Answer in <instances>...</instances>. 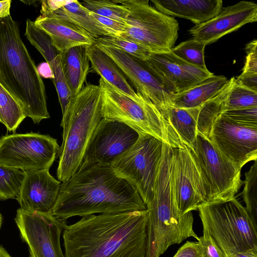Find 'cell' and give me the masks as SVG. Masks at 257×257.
<instances>
[{"label": "cell", "mask_w": 257, "mask_h": 257, "mask_svg": "<svg viewBox=\"0 0 257 257\" xmlns=\"http://www.w3.org/2000/svg\"><path fill=\"white\" fill-rule=\"evenodd\" d=\"M0 257H11L7 250L0 245Z\"/></svg>", "instance_id": "cell-44"}, {"label": "cell", "mask_w": 257, "mask_h": 257, "mask_svg": "<svg viewBox=\"0 0 257 257\" xmlns=\"http://www.w3.org/2000/svg\"><path fill=\"white\" fill-rule=\"evenodd\" d=\"M244 188L241 193L245 209L254 226L257 228V160L245 173Z\"/></svg>", "instance_id": "cell-32"}, {"label": "cell", "mask_w": 257, "mask_h": 257, "mask_svg": "<svg viewBox=\"0 0 257 257\" xmlns=\"http://www.w3.org/2000/svg\"><path fill=\"white\" fill-rule=\"evenodd\" d=\"M147 209L91 214L66 225L65 257H147Z\"/></svg>", "instance_id": "cell-1"}, {"label": "cell", "mask_w": 257, "mask_h": 257, "mask_svg": "<svg viewBox=\"0 0 257 257\" xmlns=\"http://www.w3.org/2000/svg\"><path fill=\"white\" fill-rule=\"evenodd\" d=\"M145 64L160 76L178 94L214 75L185 62L172 51L150 53ZM174 95V96H175Z\"/></svg>", "instance_id": "cell-18"}, {"label": "cell", "mask_w": 257, "mask_h": 257, "mask_svg": "<svg viewBox=\"0 0 257 257\" xmlns=\"http://www.w3.org/2000/svg\"><path fill=\"white\" fill-rule=\"evenodd\" d=\"M229 257H257V249H251L234 254Z\"/></svg>", "instance_id": "cell-43"}, {"label": "cell", "mask_w": 257, "mask_h": 257, "mask_svg": "<svg viewBox=\"0 0 257 257\" xmlns=\"http://www.w3.org/2000/svg\"><path fill=\"white\" fill-rule=\"evenodd\" d=\"M154 8L172 17L191 21L195 25L215 17L222 8L221 0H152Z\"/></svg>", "instance_id": "cell-21"}, {"label": "cell", "mask_w": 257, "mask_h": 257, "mask_svg": "<svg viewBox=\"0 0 257 257\" xmlns=\"http://www.w3.org/2000/svg\"><path fill=\"white\" fill-rule=\"evenodd\" d=\"M0 115L9 132H15L26 117L19 103L0 83Z\"/></svg>", "instance_id": "cell-28"}, {"label": "cell", "mask_w": 257, "mask_h": 257, "mask_svg": "<svg viewBox=\"0 0 257 257\" xmlns=\"http://www.w3.org/2000/svg\"><path fill=\"white\" fill-rule=\"evenodd\" d=\"M235 82L257 92V74H241L236 79L235 78Z\"/></svg>", "instance_id": "cell-40"}, {"label": "cell", "mask_w": 257, "mask_h": 257, "mask_svg": "<svg viewBox=\"0 0 257 257\" xmlns=\"http://www.w3.org/2000/svg\"><path fill=\"white\" fill-rule=\"evenodd\" d=\"M116 63L138 92L148 97L162 112L172 107L171 88L144 61L120 50L95 43Z\"/></svg>", "instance_id": "cell-14"}, {"label": "cell", "mask_w": 257, "mask_h": 257, "mask_svg": "<svg viewBox=\"0 0 257 257\" xmlns=\"http://www.w3.org/2000/svg\"><path fill=\"white\" fill-rule=\"evenodd\" d=\"M163 144L153 136L139 134L133 146L111 165L118 175L137 189L146 207L154 196Z\"/></svg>", "instance_id": "cell-9"}, {"label": "cell", "mask_w": 257, "mask_h": 257, "mask_svg": "<svg viewBox=\"0 0 257 257\" xmlns=\"http://www.w3.org/2000/svg\"><path fill=\"white\" fill-rule=\"evenodd\" d=\"M24 172L20 193L16 199L20 208L27 211L50 212L60 189V181L49 169Z\"/></svg>", "instance_id": "cell-19"}, {"label": "cell", "mask_w": 257, "mask_h": 257, "mask_svg": "<svg viewBox=\"0 0 257 257\" xmlns=\"http://www.w3.org/2000/svg\"><path fill=\"white\" fill-rule=\"evenodd\" d=\"M80 3L91 12L123 24L129 15V11L125 7L112 1L84 0Z\"/></svg>", "instance_id": "cell-33"}, {"label": "cell", "mask_w": 257, "mask_h": 257, "mask_svg": "<svg viewBox=\"0 0 257 257\" xmlns=\"http://www.w3.org/2000/svg\"><path fill=\"white\" fill-rule=\"evenodd\" d=\"M112 1L129 11L126 32L119 38L137 43L151 53L169 51L174 47L179 29L174 18L157 11L148 0Z\"/></svg>", "instance_id": "cell-8"}, {"label": "cell", "mask_w": 257, "mask_h": 257, "mask_svg": "<svg viewBox=\"0 0 257 257\" xmlns=\"http://www.w3.org/2000/svg\"><path fill=\"white\" fill-rule=\"evenodd\" d=\"M209 190L208 202L234 197L243 184L241 168L225 157L209 139L197 134L192 152Z\"/></svg>", "instance_id": "cell-11"}, {"label": "cell", "mask_w": 257, "mask_h": 257, "mask_svg": "<svg viewBox=\"0 0 257 257\" xmlns=\"http://www.w3.org/2000/svg\"><path fill=\"white\" fill-rule=\"evenodd\" d=\"M24 177V171L0 165V200L16 199Z\"/></svg>", "instance_id": "cell-29"}, {"label": "cell", "mask_w": 257, "mask_h": 257, "mask_svg": "<svg viewBox=\"0 0 257 257\" xmlns=\"http://www.w3.org/2000/svg\"><path fill=\"white\" fill-rule=\"evenodd\" d=\"M0 83L34 123L50 118L44 82L11 15L0 19Z\"/></svg>", "instance_id": "cell-3"}, {"label": "cell", "mask_w": 257, "mask_h": 257, "mask_svg": "<svg viewBox=\"0 0 257 257\" xmlns=\"http://www.w3.org/2000/svg\"><path fill=\"white\" fill-rule=\"evenodd\" d=\"M147 209L137 189L110 166L79 169L61 184L50 212L66 220L76 216L119 213Z\"/></svg>", "instance_id": "cell-2"}, {"label": "cell", "mask_w": 257, "mask_h": 257, "mask_svg": "<svg viewBox=\"0 0 257 257\" xmlns=\"http://www.w3.org/2000/svg\"><path fill=\"white\" fill-rule=\"evenodd\" d=\"M56 139L31 132L0 138V165L23 171L49 169L58 154Z\"/></svg>", "instance_id": "cell-10"}, {"label": "cell", "mask_w": 257, "mask_h": 257, "mask_svg": "<svg viewBox=\"0 0 257 257\" xmlns=\"http://www.w3.org/2000/svg\"><path fill=\"white\" fill-rule=\"evenodd\" d=\"M209 140L238 167L257 160V128L248 127L221 113L214 121Z\"/></svg>", "instance_id": "cell-16"}, {"label": "cell", "mask_w": 257, "mask_h": 257, "mask_svg": "<svg viewBox=\"0 0 257 257\" xmlns=\"http://www.w3.org/2000/svg\"><path fill=\"white\" fill-rule=\"evenodd\" d=\"M173 257H202L199 242L187 241Z\"/></svg>", "instance_id": "cell-39"}, {"label": "cell", "mask_w": 257, "mask_h": 257, "mask_svg": "<svg viewBox=\"0 0 257 257\" xmlns=\"http://www.w3.org/2000/svg\"><path fill=\"white\" fill-rule=\"evenodd\" d=\"M90 13L99 23L103 25L110 32L113 36L119 37L126 32L125 24L98 15L93 12H90Z\"/></svg>", "instance_id": "cell-38"}, {"label": "cell", "mask_w": 257, "mask_h": 257, "mask_svg": "<svg viewBox=\"0 0 257 257\" xmlns=\"http://www.w3.org/2000/svg\"><path fill=\"white\" fill-rule=\"evenodd\" d=\"M43 57L49 65L52 71L53 82L63 113L67 104L73 95L64 75L61 65V54L57 51H51L44 54Z\"/></svg>", "instance_id": "cell-27"}, {"label": "cell", "mask_w": 257, "mask_h": 257, "mask_svg": "<svg viewBox=\"0 0 257 257\" xmlns=\"http://www.w3.org/2000/svg\"><path fill=\"white\" fill-rule=\"evenodd\" d=\"M148 211L147 257H160L169 246L193 237H200L193 230L191 212L183 214L178 208L175 189L174 153L163 150L154 196Z\"/></svg>", "instance_id": "cell-4"}, {"label": "cell", "mask_w": 257, "mask_h": 257, "mask_svg": "<svg viewBox=\"0 0 257 257\" xmlns=\"http://www.w3.org/2000/svg\"><path fill=\"white\" fill-rule=\"evenodd\" d=\"M41 13L34 24L50 37L60 53L73 47L95 43L96 38L77 25L47 10L41 9Z\"/></svg>", "instance_id": "cell-20"}, {"label": "cell", "mask_w": 257, "mask_h": 257, "mask_svg": "<svg viewBox=\"0 0 257 257\" xmlns=\"http://www.w3.org/2000/svg\"><path fill=\"white\" fill-rule=\"evenodd\" d=\"M257 21V5L252 2L241 1L222 8L214 18L189 30L192 38L207 45L243 25Z\"/></svg>", "instance_id": "cell-17"}, {"label": "cell", "mask_w": 257, "mask_h": 257, "mask_svg": "<svg viewBox=\"0 0 257 257\" xmlns=\"http://www.w3.org/2000/svg\"><path fill=\"white\" fill-rule=\"evenodd\" d=\"M86 45L73 47L61 54V65L66 81L73 95L83 87L89 70Z\"/></svg>", "instance_id": "cell-23"}, {"label": "cell", "mask_w": 257, "mask_h": 257, "mask_svg": "<svg viewBox=\"0 0 257 257\" xmlns=\"http://www.w3.org/2000/svg\"><path fill=\"white\" fill-rule=\"evenodd\" d=\"M2 221H3V217H2V216L0 213V229L1 228V226H2Z\"/></svg>", "instance_id": "cell-45"}, {"label": "cell", "mask_w": 257, "mask_h": 257, "mask_svg": "<svg viewBox=\"0 0 257 257\" xmlns=\"http://www.w3.org/2000/svg\"><path fill=\"white\" fill-rule=\"evenodd\" d=\"M38 72L41 77L53 79V74L49 65L46 62L40 64L37 67Z\"/></svg>", "instance_id": "cell-41"}, {"label": "cell", "mask_w": 257, "mask_h": 257, "mask_svg": "<svg viewBox=\"0 0 257 257\" xmlns=\"http://www.w3.org/2000/svg\"><path fill=\"white\" fill-rule=\"evenodd\" d=\"M198 210L203 226L225 257L257 249V228L235 197L203 203Z\"/></svg>", "instance_id": "cell-7"}, {"label": "cell", "mask_w": 257, "mask_h": 257, "mask_svg": "<svg viewBox=\"0 0 257 257\" xmlns=\"http://www.w3.org/2000/svg\"><path fill=\"white\" fill-rule=\"evenodd\" d=\"M224 76L212 75L186 90L175 95L172 107L181 108L199 107L217 94L228 82Z\"/></svg>", "instance_id": "cell-24"}, {"label": "cell", "mask_w": 257, "mask_h": 257, "mask_svg": "<svg viewBox=\"0 0 257 257\" xmlns=\"http://www.w3.org/2000/svg\"><path fill=\"white\" fill-rule=\"evenodd\" d=\"M221 114L240 125L257 128V107L226 111Z\"/></svg>", "instance_id": "cell-35"}, {"label": "cell", "mask_w": 257, "mask_h": 257, "mask_svg": "<svg viewBox=\"0 0 257 257\" xmlns=\"http://www.w3.org/2000/svg\"><path fill=\"white\" fill-rule=\"evenodd\" d=\"M181 143L194 151L197 136V124L191 108L171 107L163 112Z\"/></svg>", "instance_id": "cell-26"}, {"label": "cell", "mask_w": 257, "mask_h": 257, "mask_svg": "<svg viewBox=\"0 0 257 257\" xmlns=\"http://www.w3.org/2000/svg\"><path fill=\"white\" fill-rule=\"evenodd\" d=\"M174 181L177 206L183 214L208 202L209 190L192 152L174 148Z\"/></svg>", "instance_id": "cell-15"}, {"label": "cell", "mask_w": 257, "mask_h": 257, "mask_svg": "<svg viewBox=\"0 0 257 257\" xmlns=\"http://www.w3.org/2000/svg\"><path fill=\"white\" fill-rule=\"evenodd\" d=\"M99 85L87 84L73 95L62 113V142L58 155L57 177L64 182L78 170L97 125L103 118Z\"/></svg>", "instance_id": "cell-5"}, {"label": "cell", "mask_w": 257, "mask_h": 257, "mask_svg": "<svg viewBox=\"0 0 257 257\" xmlns=\"http://www.w3.org/2000/svg\"><path fill=\"white\" fill-rule=\"evenodd\" d=\"M246 57L242 74H257V41L253 40L245 46Z\"/></svg>", "instance_id": "cell-37"}, {"label": "cell", "mask_w": 257, "mask_h": 257, "mask_svg": "<svg viewBox=\"0 0 257 257\" xmlns=\"http://www.w3.org/2000/svg\"><path fill=\"white\" fill-rule=\"evenodd\" d=\"M95 43L120 50L142 61L147 60L151 53L137 43L117 37H101L95 39Z\"/></svg>", "instance_id": "cell-34"}, {"label": "cell", "mask_w": 257, "mask_h": 257, "mask_svg": "<svg viewBox=\"0 0 257 257\" xmlns=\"http://www.w3.org/2000/svg\"><path fill=\"white\" fill-rule=\"evenodd\" d=\"M99 86L103 118L124 123L139 134L153 136L173 148L185 147L162 112L148 97L139 92L140 99L133 98L101 77Z\"/></svg>", "instance_id": "cell-6"}, {"label": "cell", "mask_w": 257, "mask_h": 257, "mask_svg": "<svg viewBox=\"0 0 257 257\" xmlns=\"http://www.w3.org/2000/svg\"><path fill=\"white\" fill-rule=\"evenodd\" d=\"M0 122L3 123V121H2V118L1 117V115H0Z\"/></svg>", "instance_id": "cell-46"}, {"label": "cell", "mask_w": 257, "mask_h": 257, "mask_svg": "<svg viewBox=\"0 0 257 257\" xmlns=\"http://www.w3.org/2000/svg\"><path fill=\"white\" fill-rule=\"evenodd\" d=\"M11 3V0L0 1V19L5 18L10 15Z\"/></svg>", "instance_id": "cell-42"}, {"label": "cell", "mask_w": 257, "mask_h": 257, "mask_svg": "<svg viewBox=\"0 0 257 257\" xmlns=\"http://www.w3.org/2000/svg\"><path fill=\"white\" fill-rule=\"evenodd\" d=\"M254 107H257V92L237 84L235 80L224 102L222 112Z\"/></svg>", "instance_id": "cell-31"}, {"label": "cell", "mask_w": 257, "mask_h": 257, "mask_svg": "<svg viewBox=\"0 0 257 257\" xmlns=\"http://www.w3.org/2000/svg\"><path fill=\"white\" fill-rule=\"evenodd\" d=\"M86 51L92 68L101 78L132 98H140L139 92L135 91L120 67L111 57L95 44L87 46Z\"/></svg>", "instance_id": "cell-22"}, {"label": "cell", "mask_w": 257, "mask_h": 257, "mask_svg": "<svg viewBox=\"0 0 257 257\" xmlns=\"http://www.w3.org/2000/svg\"><path fill=\"white\" fill-rule=\"evenodd\" d=\"M198 241L202 257H225L204 226H203V235Z\"/></svg>", "instance_id": "cell-36"}, {"label": "cell", "mask_w": 257, "mask_h": 257, "mask_svg": "<svg viewBox=\"0 0 257 257\" xmlns=\"http://www.w3.org/2000/svg\"><path fill=\"white\" fill-rule=\"evenodd\" d=\"M205 44L195 39L185 41L174 47L171 51L176 56L193 66L207 69L204 59Z\"/></svg>", "instance_id": "cell-30"}, {"label": "cell", "mask_w": 257, "mask_h": 257, "mask_svg": "<svg viewBox=\"0 0 257 257\" xmlns=\"http://www.w3.org/2000/svg\"><path fill=\"white\" fill-rule=\"evenodd\" d=\"M15 220L22 239L29 247L30 257H65L60 236L66 220L50 212L27 211L20 208Z\"/></svg>", "instance_id": "cell-12"}, {"label": "cell", "mask_w": 257, "mask_h": 257, "mask_svg": "<svg viewBox=\"0 0 257 257\" xmlns=\"http://www.w3.org/2000/svg\"><path fill=\"white\" fill-rule=\"evenodd\" d=\"M50 12L77 25L96 39L103 36H113L110 32L77 1H62L60 8Z\"/></svg>", "instance_id": "cell-25"}, {"label": "cell", "mask_w": 257, "mask_h": 257, "mask_svg": "<svg viewBox=\"0 0 257 257\" xmlns=\"http://www.w3.org/2000/svg\"><path fill=\"white\" fill-rule=\"evenodd\" d=\"M139 137V133L127 125L103 118L90 139L78 169L94 165L111 166Z\"/></svg>", "instance_id": "cell-13"}]
</instances>
